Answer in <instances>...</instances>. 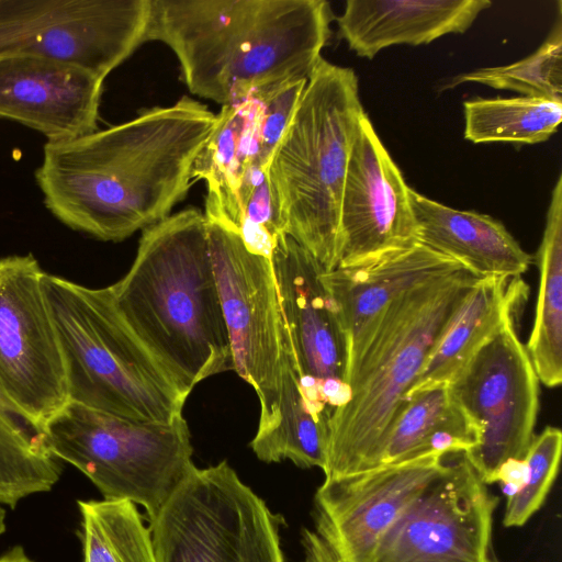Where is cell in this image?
Returning a JSON list of instances; mask_svg holds the SVG:
<instances>
[{"mask_svg":"<svg viewBox=\"0 0 562 562\" xmlns=\"http://www.w3.org/2000/svg\"><path fill=\"white\" fill-rule=\"evenodd\" d=\"M110 290L126 326L186 397L204 379L234 370L200 210L145 228L133 265Z\"/></svg>","mask_w":562,"mask_h":562,"instance_id":"3","label":"cell"},{"mask_svg":"<svg viewBox=\"0 0 562 562\" xmlns=\"http://www.w3.org/2000/svg\"><path fill=\"white\" fill-rule=\"evenodd\" d=\"M306 82L307 80L290 82L259 99L261 115L258 127L257 162L265 169L294 115Z\"/></svg>","mask_w":562,"mask_h":562,"instance_id":"31","label":"cell"},{"mask_svg":"<svg viewBox=\"0 0 562 562\" xmlns=\"http://www.w3.org/2000/svg\"><path fill=\"white\" fill-rule=\"evenodd\" d=\"M488 0H348L338 34L358 56L372 59L392 45L429 44L464 33Z\"/></svg>","mask_w":562,"mask_h":562,"instance_id":"19","label":"cell"},{"mask_svg":"<svg viewBox=\"0 0 562 562\" xmlns=\"http://www.w3.org/2000/svg\"><path fill=\"white\" fill-rule=\"evenodd\" d=\"M59 0H0V57L20 54Z\"/></svg>","mask_w":562,"mask_h":562,"instance_id":"32","label":"cell"},{"mask_svg":"<svg viewBox=\"0 0 562 562\" xmlns=\"http://www.w3.org/2000/svg\"><path fill=\"white\" fill-rule=\"evenodd\" d=\"M61 467L44 434L22 418L0 394V503L14 508L24 497L48 492Z\"/></svg>","mask_w":562,"mask_h":562,"instance_id":"26","label":"cell"},{"mask_svg":"<svg viewBox=\"0 0 562 562\" xmlns=\"http://www.w3.org/2000/svg\"><path fill=\"white\" fill-rule=\"evenodd\" d=\"M498 501L463 453L449 454L363 562H499L493 539Z\"/></svg>","mask_w":562,"mask_h":562,"instance_id":"11","label":"cell"},{"mask_svg":"<svg viewBox=\"0 0 562 562\" xmlns=\"http://www.w3.org/2000/svg\"><path fill=\"white\" fill-rule=\"evenodd\" d=\"M45 273L32 255L0 259V394L42 434L69 402Z\"/></svg>","mask_w":562,"mask_h":562,"instance_id":"12","label":"cell"},{"mask_svg":"<svg viewBox=\"0 0 562 562\" xmlns=\"http://www.w3.org/2000/svg\"><path fill=\"white\" fill-rule=\"evenodd\" d=\"M448 456L324 480L313 498L312 526L302 530L300 562H363L390 524L442 470Z\"/></svg>","mask_w":562,"mask_h":562,"instance_id":"13","label":"cell"},{"mask_svg":"<svg viewBox=\"0 0 562 562\" xmlns=\"http://www.w3.org/2000/svg\"><path fill=\"white\" fill-rule=\"evenodd\" d=\"M260 115L261 101L255 98L222 106L215 130L192 168L193 180L202 179L207 186L205 212L233 227L241 175L248 162H257Z\"/></svg>","mask_w":562,"mask_h":562,"instance_id":"23","label":"cell"},{"mask_svg":"<svg viewBox=\"0 0 562 562\" xmlns=\"http://www.w3.org/2000/svg\"><path fill=\"white\" fill-rule=\"evenodd\" d=\"M562 453V432L553 426L535 435L525 457L522 486L507 498L503 524L521 527L542 506L557 477Z\"/></svg>","mask_w":562,"mask_h":562,"instance_id":"30","label":"cell"},{"mask_svg":"<svg viewBox=\"0 0 562 562\" xmlns=\"http://www.w3.org/2000/svg\"><path fill=\"white\" fill-rule=\"evenodd\" d=\"M83 562H157L153 536L131 501H78Z\"/></svg>","mask_w":562,"mask_h":562,"instance_id":"28","label":"cell"},{"mask_svg":"<svg viewBox=\"0 0 562 562\" xmlns=\"http://www.w3.org/2000/svg\"><path fill=\"white\" fill-rule=\"evenodd\" d=\"M464 138L474 143L538 144L553 135L562 102L530 97L475 98L463 103Z\"/></svg>","mask_w":562,"mask_h":562,"instance_id":"27","label":"cell"},{"mask_svg":"<svg viewBox=\"0 0 562 562\" xmlns=\"http://www.w3.org/2000/svg\"><path fill=\"white\" fill-rule=\"evenodd\" d=\"M43 432L50 453L81 471L103 499L138 504L148 521L196 468L182 415L139 422L68 402Z\"/></svg>","mask_w":562,"mask_h":562,"instance_id":"7","label":"cell"},{"mask_svg":"<svg viewBox=\"0 0 562 562\" xmlns=\"http://www.w3.org/2000/svg\"><path fill=\"white\" fill-rule=\"evenodd\" d=\"M0 562H34L31 560L21 546H15L10 551L0 557Z\"/></svg>","mask_w":562,"mask_h":562,"instance_id":"34","label":"cell"},{"mask_svg":"<svg viewBox=\"0 0 562 562\" xmlns=\"http://www.w3.org/2000/svg\"><path fill=\"white\" fill-rule=\"evenodd\" d=\"M205 220L234 371L259 398L256 432H262L278 417L290 338L271 258L248 250L237 231L224 221L209 216Z\"/></svg>","mask_w":562,"mask_h":562,"instance_id":"9","label":"cell"},{"mask_svg":"<svg viewBox=\"0 0 562 562\" xmlns=\"http://www.w3.org/2000/svg\"><path fill=\"white\" fill-rule=\"evenodd\" d=\"M339 235L337 267L418 243L409 187L367 114L348 162Z\"/></svg>","mask_w":562,"mask_h":562,"instance_id":"15","label":"cell"},{"mask_svg":"<svg viewBox=\"0 0 562 562\" xmlns=\"http://www.w3.org/2000/svg\"><path fill=\"white\" fill-rule=\"evenodd\" d=\"M69 402L139 420L170 423L187 400L120 316L110 286L45 273Z\"/></svg>","mask_w":562,"mask_h":562,"instance_id":"6","label":"cell"},{"mask_svg":"<svg viewBox=\"0 0 562 562\" xmlns=\"http://www.w3.org/2000/svg\"><path fill=\"white\" fill-rule=\"evenodd\" d=\"M5 531V513L0 507V536Z\"/></svg>","mask_w":562,"mask_h":562,"instance_id":"35","label":"cell"},{"mask_svg":"<svg viewBox=\"0 0 562 562\" xmlns=\"http://www.w3.org/2000/svg\"><path fill=\"white\" fill-rule=\"evenodd\" d=\"M331 20L324 0H151L147 42L172 49L192 94L224 106L308 80Z\"/></svg>","mask_w":562,"mask_h":562,"instance_id":"2","label":"cell"},{"mask_svg":"<svg viewBox=\"0 0 562 562\" xmlns=\"http://www.w3.org/2000/svg\"><path fill=\"white\" fill-rule=\"evenodd\" d=\"M526 473L525 461L512 459L498 470L495 483H499L506 497L513 496L524 484Z\"/></svg>","mask_w":562,"mask_h":562,"instance_id":"33","label":"cell"},{"mask_svg":"<svg viewBox=\"0 0 562 562\" xmlns=\"http://www.w3.org/2000/svg\"><path fill=\"white\" fill-rule=\"evenodd\" d=\"M514 319H507L447 383L477 430V443L463 456L486 485L495 483L506 461L524 459L539 412L540 381Z\"/></svg>","mask_w":562,"mask_h":562,"instance_id":"10","label":"cell"},{"mask_svg":"<svg viewBox=\"0 0 562 562\" xmlns=\"http://www.w3.org/2000/svg\"><path fill=\"white\" fill-rule=\"evenodd\" d=\"M520 278L480 279L435 342L406 398L447 384L524 303Z\"/></svg>","mask_w":562,"mask_h":562,"instance_id":"21","label":"cell"},{"mask_svg":"<svg viewBox=\"0 0 562 562\" xmlns=\"http://www.w3.org/2000/svg\"><path fill=\"white\" fill-rule=\"evenodd\" d=\"M327 441V426L316 416L305 397L289 339L277 420L268 430L256 432L250 447L256 457L267 463L290 460L300 468H319L324 471Z\"/></svg>","mask_w":562,"mask_h":562,"instance_id":"25","label":"cell"},{"mask_svg":"<svg viewBox=\"0 0 562 562\" xmlns=\"http://www.w3.org/2000/svg\"><path fill=\"white\" fill-rule=\"evenodd\" d=\"M418 243L484 278H520L531 266L504 224L492 216L462 211L430 200L409 188Z\"/></svg>","mask_w":562,"mask_h":562,"instance_id":"20","label":"cell"},{"mask_svg":"<svg viewBox=\"0 0 562 562\" xmlns=\"http://www.w3.org/2000/svg\"><path fill=\"white\" fill-rule=\"evenodd\" d=\"M559 19L541 46L514 64L472 70L454 77L446 89L476 82L494 89L510 90L522 97L562 102V24Z\"/></svg>","mask_w":562,"mask_h":562,"instance_id":"29","label":"cell"},{"mask_svg":"<svg viewBox=\"0 0 562 562\" xmlns=\"http://www.w3.org/2000/svg\"><path fill=\"white\" fill-rule=\"evenodd\" d=\"M477 438L475 426L454 402L448 385L441 384L405 401L362 472L425 456L465 453Z\"/></svg>","mask_w":562,"mask_h":562,"instance_id":"22","label":"cell"},{"mask_svg":"<svg viewBox=\"0 0 562 562\" xmlns=\"http://www.w3.org/2000/svg\"><path fill=\"white\" fill-rule=\"evenodd\" d=\"M366 114L355 71L322 58L267 167L283 233L326 271L337 267L342 189Z\"/></svg>","mask_w":562,"mask_h":562,"instance_id":"5","label":"cell"},{"mask_svg":"<svg viewBox=\"0 0 562 562\" xmlns=\"http://www.w3.org/2000/svg\"><path fill=\"white\" fill-rule=\"evenodd\" d=\"M479 280L462 269L386 306L347 370V400L328 419L325 480L363 471L435 342Z\"/></svg>","mask_w":562,"mask_h":562,"instance_id":"4","label":"cell"},{"mask_svg":"<svg viewBox=\"0 0 562 562\" xmlns=\"http://www.w3.org/2000/svg\"><path fill=\"white\" fill-rule=\"evenodd\" d=\"M271 263L305 397L327 425L334 409L348 396V349L335 303L323 281L326 270L288 235L278 238Z\"/></svg>","mask_w":562,"mask_h":562,"instance_id":"14","label":"cell"},{"mask_svg":"<svg viewBox=\"0 0 562 562\" xmlns=\"http://www.w3.org/2000/svg\"><path fill=\"white\" fill-rule=\"evenodd\" d=\"M283 525L227 461L195 468L149 521L157 562H285Z\"/></svg>","mask_w":562,"mask_h":562,"instance_id":"8","label":"cell"},{"mask_svg":"<svg viewBox=\"0 0 562 562\" xmlns=\"http://www.w3.org/2000/svg\"><path fill=\"white\" fill-rule=\"evenodd\" d=\"M216 123L217 114L184 95L109 128L47 142L35 172L44 204L75 231L123 240L186 198Z\"/></svg>","mask_w":562,"mask_h":562,"instance_id":"1","label":"cell"},{"mask_svg":"<svg viewBox=\"0 0 562 562\" xmlns=\"http://www.w3.org/2000/svg\"><path fill=\"white\" fill-rule=\"evenodd\" d=\"M102 78L74 64L31 54L0 57V117L48 142L97 131Z\"/></svg>","mask_w":562,"mask_h":562,"instance_id":"16","label":"cell"},{"mask_svg":"<svg viewBox=\"0 0 562 562\" xmlns=\"http://www.w3.org/2000/svg\"><path fill=\"white\" fill-rule=\"evenodd\" d=\"M151 0H59L20 54L79 66L104 79L147 42Z\"/></svg>","mask_w":562,"mask_h":562,"instance_id":"17","label":"cell"},{"mask_svg":"<svg viewBox=\"0 0 562 562\" xmlns=\"http://www.w3.org/2000/svg\"><path fill=\"white\" fill-rule=\"evenodd\" d=\"M462 269L465 268L458 261L416 243L325 271L323 281L346 335L347 370L390 303L422 284Z\"/></svg>","mask_w":562,"mask_h":562,"instance_id":"18","label":"cell"},{"mask_svg":"<svg viewBox=\"0 0 562 562\" xmlns=\"http://www.w3.org/2000/svg\"><path fill=\"white\" fill-rule=\"evenodd\" d=\"M539 291L526 345L538 379L548 387L562 382V176L552 190L537 254Z\"/></svg>","mask_w":562,"mask_h":562,"instance_id":"24","label":"cell"}]
</instances>
